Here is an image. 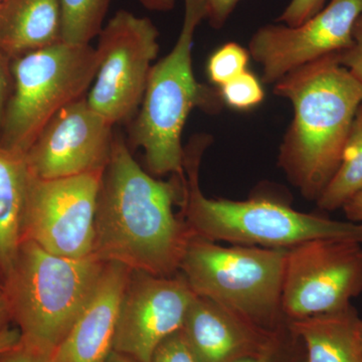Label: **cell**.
I'll return each instance as SVG.
<instances>
[{
    "label": "cell",
    "mask_w": 362,
    "mask_h": 362,
    "mask_svg": "<svg viewBox=\"0 0 362 362\" xmlns=\"http://www.w3.org/2000/svg\"><path fill=\"white\" fill-rule=\"evenodd\" d=\"M183 178L152 177L115 132L98 194L92 256L152 275L177 274L192 235L173 213L182 201Z\"/></svg>",
    "instance_id": "1"
},
{
    "label": "cell",
    "mask_w": 362,
    "mask_h": 362,
    "mask_svg": "<svg viewBox=\"0 0 362 362\" xmlns=\"http://www.w3.org/2000/svg\"><path fill=\"white\" fill-rule=\"evenodd\" d=\"M274 90L294 108L279 164L304 197L317 201L339 166L362 83L334 54L288 74Z\"/></svg>",
    "instance_id": "2"
},
{
    "label": "cell",
    "mask_w": 362,
    "mask_h": 362,
    "mask_svg": "<svg viewBox=\"0 0 362 362\" xmlns=\"http://www.w3.org/2000/svg\"><path fill=\"white\" fill-rule=\"evenodd\" d=\"M207 145V136H197L185 148L180 216L192 235L213 242L286 250L319 239L354 240L362 244V223L301 213L271 199H209L199 180Z\"/></svg>",
    "instance_id": "3"
},
{
    "label": "cell",
    "mask_w": 362,
    "mask_h": 362,
    "mask_svg": "<svg viewBox=\"0 0 362 362\" xmlns=\"http://www.w3.org/2000/svg\"><path fill=\"white\" fill-rule=\"evenodd\" d=\"M106 265L94 256L64 258L23 240L0 283L21 341L52 357L65 340Z\"/></svg>",
    "instance_id": "4"
},
{
    "label": "cell",
    "mask_w": 362,
    "mask_h": 362,
    "mask_svg": "<svg viewBox=\"0 0 362 362\" xmlns=\"http://www.w3.org/2000/svg\"><path fill=\"white\" fill-rule=\"evenodd\" d=\"M185 18L177 42L152 66L141 106L131 129V142L144 151L149 173L185 177L183 128L195 107L216 110L220 92L199 84L192 69L195 30L206 18L204 0H185Z\"/></svg>",
    "instance_id": "5"
},
{
    "label": "cell",
    "mask_w": 362,
    "mask_h": 362,
    "mask_svg": "<svg viewBox=\"0 0 362 362\" xmlns=\"http://www.w3.org/2000/svg\"><path fill=\"white\" fill-rule=\"evenodd\" d=\"M288 250L223 247L192 235L180 272L197 296L207 298L250 323L276 331L288 323L282 289Z\"/></svg>",
    "instance_id": "6"
},
{
    "label": "cell",
    "mask_w": 362,
    "mask_h": 362,
    "mask_svg": "<svg viewBox=\"0 0 362 362\" xmlns=\"http://www.w3.org/2000/svg\"><path fill=\"white\" fill-rule=\"evenodd\" d=\"M99 66L96 47L62 42L13 59V92L0 145L25 154L66 105L86 96Z\"/></svg>",
    "instance_id": "7"
},
{
    "label": "cell",
    "mask_w": 362,
    "mask_h": 362,
    "mask_svg": "<svg viewBox=\"0 0 362 362\" xmlns=\"http://www.w3.org/2000/svg\"><path fill=\"white\" fill-rule=\"evenodd\" d=\"M158 35L149 18L126 11H118L100 33L99 66L86 98L114 126L129 121L141 106Z\"/></svg>",
    "instance_id": "8"
},
{
    "label": "cell",
    "mask_w": 362,
    "mask_h": 362,
    "mask_svg": "<svg viewBox=\"0 0 362 362\" xmlns=\"http://www.w3.org/2000/svg\"><path fill=\"white\" fill-rule=\"evenodd\" d=\"M361 292V243L319 239L288 249L282 289L288 320L341 310Z\"/></svg>",
    "instance_id": "9"
},
{
    "label": "cell",
    "mask_w": 362,
    "mask_h": 362,
    "mask_svg": "<svg viewBox=\"0 0 362 362\" xmlns=\"http://www.w3.org/2000/svg\"><path fill=\"white\" fill-rule=\"evenodd\" d=\"M104 170L58 180H40L30 175L23 240L64 258L92 256Z\"/></svg>",
    "instance_id": "10"
},
{
    "label": "cell",
    "mask_w": 362,
    "mask_h": 362,
    "mask_svg": "<svg viewBox=\"0 0 362 362\" xmlns=\"http://www.w3.org/2000/svg\"><path fill=\"white\" fill-rule=\"evenodd\" d=\"M197 296L180 272L173 276L131 272L113 350L136 362L151 361L157 346L181 330Z\"/></svg>",
    "instance_id": "11"
},
{
    "label": "cell",
    "mask_w": 362,
    "mask_h": 362,
    "mask_svg": "<svg viewBox=\"0 0 362 362\" xmlns=\"http://www.w3.org/2000/svg\"><path fill=\"white\" fill-rule=\"evenodd\" d=\"M361 13L362 0H331L302 25L259 28L250 40V56L262 66L264 82L276 84L301 66L349 49Z\"/></svg>",
    "instance_id": "12"
},
{
    "label": "cell",
    "mask_w": 362,
    "mask_h": 362,
    "mask_svg": "<svg viewBox=\"0 0 362 362\" xmlns=\"http://www.w3.org/2000/svg\"><path fill=\"white\" fill-rule=\"evenodd\" d=\"M115 126L90 108L86 96L59 111L25 153L30 175L58 180L104 169Z\"/></svg>",
    "instance_id": "13"
},
{
    "label": "cell",
    "mask_w": 362,
    "mask_h": 362,
    "mask_svg": "<svg viewBox=\"0 0 362 362\" xmlns=\"http://www.w3.org/2000/svg\"><path fill=\"white\" fill-rule=\"evenodd\" d=\"M281 329L259 328L201 296L190 305L181 328L197 362H233L261 354L279 341Z\"/></svg>",
    "instance_id": "14"
},
{
    "label": "cell",
    "mask_w": 362,
    "mask_h": 362,
    "mask_svg": "<svg viewBox=\"0 0 362 362\" xmlns=\"http://www.w3.org/2000/svg\"><path fill=\"white\" fill-rule=\"evenodd\" d=\"M131 272L109 262L52 362H104L113 351L119 311Z\"/></svg>",
    "instance_id": "15"
},
{
    "label": "cell",
    "mask_w": 362,
    "mask_h": 362,
    "mask_svg": "<svg viewBox=\"0 0 362 362\" xmlns=\"http://www.w3.org/2000/svg\"><path fill=\"white\" fill-rule=\"evenodd\" d=\"M62 42L59 0L0 2V49L11 59Z\"/></svg>",
    "instance_id": "16"
},
{
    "label": "cell",
    "mask_w": 362,
    "mask_h": 362,
    "mask_svg": "<svg viewBox=\"0 0 362 362\" xmlns=\"http://www.w3.org/2000/svg\"><path fill=\"white\" fill-rule=\"evenodd\" d=\"M362 320L350 304L341 310L288 320L307 347L305 362H362Z\"/></svg>",
    "instance_id": "17"
},
{
    "label": "cell",
    "mask_w": 362,
    "mask_h": 362,
    "mask_svg": "<svg viewBox=\"0 0 362 362\" xmlns=\"http://www.w3.org/2000/svg\"><path fill=\"white\" fill-rule=\"evenodd\" d=\"M30 180L25 154L0 145V283L13 268L23 243Z\"/></svg>",
    "instance_id": "18"
},
{
    "label": "cell",
    "mask_w": 362,
    "mask_h": 362,
    "mask_svg": "<svg viewBox=\"0 0 362 362\" xmlns=\"http://www.w3.org/2000/svg\"><path fill=\"white\" fill-rule=\"evenodd\" d=\"M361 188L362 105L354 117L337 173L317 199V204L323 211H337Z\"/></svg>",
    "instance_id": "19"
},
{
    "label": "cell",
    "mask_w": 362,
    "mask_h": 362,
    "mask_svg": "<svg viewBox=\"0 0 362 362\" xmlns=\"http://www.w3.org/2000/svg\"><path fill=\"white\" fill-rule=\"evenodd\" d=\"M111 0H59L62 40L71 45H89L100 35Z\"/></svg>",
    "instance_id": "20"
},
{
    "label": "cell",
    "mask_w": 362,
    "mask_h": 362,
    "mask_svg": "<svg viewBox=\"0 0 362 362\" xmlns=\"http://www.w3.org/2000/svg\"><path fill=\"white\" fill-rule=\"evenodd\" d=\"M250 52L237 42H228L211 54L207 63L209 81L218 88L247 71Z\"/></svg>",
    "instance_id": "21"
},
{
    "label": "cell",
    "mask_w": 362,
    "mask_h": 362,
    "mask_svg": "<svg viewBox=\"0 0 362 362\" xmlns=\"http://www.w3.org/2000/svg\"><path fill=\"white\" fill-rule=\"evenodd\" d=\"M218 92L223 103L238 111L251 110L265 98L259 78L247 70L221 87Z\"/></svg>",
    "instance_id": "22"
},
{
    "label": "cell",
    "mask_w": 362,
    "mask_h": 362,
    "mask_svg": "<svg viewBox=\"0 0 362 362\" xmlns=\"http://www.w3.org/2000/svg\"><path fill=\"white\" fill-rule=\"evenodd\" d=\"M150 362H197L182 331L173 333L157 346Z\"/></svg>",
    "instance_id": "23"
},
{
    "label": "cell",
    "mask_w": 362,
    "mask_h": 362,
    "mask_svg": "<svg viewBox=\"0 0 362 362\" xmlns=\"http://www.w3.org/2000/svg\"><path fill=\"white\" fill-rule=\"evenodd\" d=\"M325 2L326 0H291L278 21L291 28L302 25L322 11Z\"/></svg>",
    "instance_id": "24"
},
{
    "label": "cell",
    "mask_w": 362,
    "mask_h": 362,
    "mask_svg": "<svg viewBox=\"0 0 362 362\" xmlns=\"http://www.w3.org/2000/svg\"><path fill=\"white\" fill-rule=\"evenodd\" d=\"M340 64L362 83V13L357 18L349 49L338 52Z\"/></svg>",
    "instance_id": "25"
},
{
    "label": "cell",
    "mask_w": 362,
    "mask_h": 362,
    "mask_svg": "<svg viewBox=\"0 0 362 362\" xmlns=\"http://www.w3.org/2000/svg\"><path fill=\"white\" fill-rule=\"evenodd\" d=\"M13 86V59L0 49V134Z\"/></svg>",
    "instance_id": "26"
},
{
    "label": "cell",
    "mask_w": 362,
    "mask_h": 362,
    "mask_svg": "<svg viewBox=\"0 0 362 362\" xmlns=\"http://www.w3.org/2000/svg\"><path fill=\"white\" fill-rule=\"evenodd\" d=\"M0 362H52V357L20 341L0 351Z\"/></svg>",
    "instance_id": "27"
},
{
    "label": "cell",
    "mask_w": 362,
    "mask_h": 362,
    "mask_svg": "<svg viewBox=\"0 0 362 362\" xmlns=\"http://www.w3.org/2000/svg\"><path fill=\"white\" fill-rule=\"evenodd\" d=\"M206 20L214 28H223L240 0H204Z\"/></svg>",
    "instance_id": "28"
},
{
    "label": "cell",
    "mask_w": 362,
    "mask_h": 362,
    "mask_svg": "<svg viewBox=\"0 0 362 362\" xmlns=\"http://www.w3.org/2000/svg\"><path fill=\"white\" fill-rule=\"evenodd\" d=\"M345 216L352 223H362V188L343 204Z\"/></svg>",
    "instance_id": "29"
},
{
    "label": "cell",
    "mask_w": 362,
    "mask_h": 362,
    "mask_svg": "<svg viewBox=\"0 0 362 362\" xmlns=\"http://www.w3.org/2000/svg\"><path fill=\"white\" fill-rule=\"evenodd\" d=\"M280 344V339L276 342L270 349L261 352V354H255V356L243 357L233 362H276V356H277L278 346Z\"/></svg>",
    "instance_id": "30"
},
{
    "label": "cell",
    "mask_w": 362,
    "mask_h": 362,
    "mask_svg": "<svg viewBox=\"0 0 362 362\" xmlns=\"http://www.w3.org/2000/svg\"><path fill=\"white\" fill-rule=\"evenodd\" d=\"M11 323H13L11 312L7 305L6 298L0 287V334L8 329Z\"/></svg>",
    "instance_id": "31"
},
{
    "label": "cell",
    "mask_w": 362,
    "mask_h": 362,
    "mask_svg": "<svg viewBox=\"0 0 362 362\" xmlns=\"http://www.w3.org/2000/svg\"><path fill=\"white\" fill-rule=\"evenodd\" d=\"M150 11H168L175 7V0H139Z\"/></svg>",
    "instance_id": "32"
},
{
    "label": "cell",
    "mask_w": 362,
    "mask_h": 362,
    "mask_svg": "<svg viewBox=\"0 0 362 362\" xmlns=\"http://www.w3.org/2000/svg\"><path fill=\"white\" fill-rule=\"evenodd\" d=\"M20 331L18 328H16V329L8 328V329L4 331L2 334H0V351L7 349V347L13 346L16 343L20 341Z\"/></svg>",
    "instance_id": "33"
},
{
    "label": "cell",
    "mask_w": 362,
    "mask_h": 362,
    "mask_svg": "<svg viewBox=\"0 0 362 362\" xmlns=\"http://www.w3.org/2000/svg\"><path fill=\"white\" fill-rule=\"evenodd\" d=\"M104 362H136L133 361L132 358H130L129 356H124V354H120V352H117L115 350L111 352L109 354V356L107 357L106 361Z\"/></svg>",
    "instance_id": "34"
},
{
    "label": "cell",
    "mask_w": 362,
    "mask_h": 362,
    "mask_svg": "<svg viewBox=\"0 0 362 362\" xmlns=\"http://www.w3.org/2000/svg\"><path fill=\"white\" fill-rule=\"evenodd\" d=\"M361 340H362V324H361Z\"/></svg>",
    "instance_id": "35"
},
{
    "label": "cell",
    "mask_w": 362,
    "mask_h": 362,
    "mask_svg": "<svg viewBox=\"0 0 362 362\" xmlns=\"http://www.w3.org/2000/svg\"><path fill=\"white\" fill-rule=\"evenodd\" d=\"M4 1V0H0V2Z\"/></svg>",
    "instance_id": "36"
}]
</instances>
